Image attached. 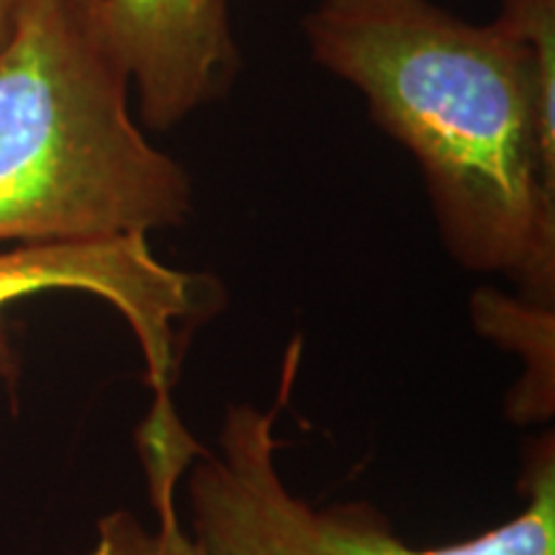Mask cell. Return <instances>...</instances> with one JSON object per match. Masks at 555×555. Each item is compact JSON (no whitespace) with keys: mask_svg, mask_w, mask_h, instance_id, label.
<instances>
[{"mask_svg":"<svg viewBox=\"0 0 555 555\" xmlns=\"http://www.w3.org/2000/svg\"><path fill=\"white\" fill-rule=\"evenodd\" d=\"M499 5L478 26L433 0H322L304 34L414 157L450 258L553 307L555 0Z\"/></svg>","mask_w":555,"mask_h":555,"instance_id":"6da1fadb","label":"cell"},{"mask_svg":"<svg viewBox=\"0 0 555 555\" xmlns=\"http://www.w3.org/2000/svg\"><path fill=\"white\" fill-rule=\"evenodd\" d=\"M99 0H24L0 47V245L183 227L193 180L144 137Z\"/></svg>","mask_w":555,"mask_h":555,"instance_id":"7a4b0ae2","label":"cell"},{"mask_svg":"<svg viewBox=\"0 0 555 555\" xmlns=\"http://www.w3.org/2000/svg\"><path fill=\"white\" fill-rule=\"evenodd\" d=\"M301 363V337L288 347L281 388L268 409L232 404L217 448L201 446L185 466V530L204 555H555L553 440L527 466V504L506 522L437 547H412L365 502L314 506L288 489L278 466L275 422Z\"/></svg>","mask_w":555,"mask_h":555,"instance_id":"3957f363","label":"cell"},{"mask_svg":"<svg viewBox=\"0 0 555 555\" xmlns=\"http://www.w3.org/2000/svg\"><path fill=\"white\" fill-rule=\"evenodd\" d=\"M44 291L103 298L134 335L155 393H172L185 345L221 296L211 275L159 260L144 234L0 249V309Z\"/></svg>","mask_w":555,"mask_h":555,"instance_id":"277c9868","label":"cell"},{"mask_svg":"<svg viewBox=\"0 0 555 555\" xmlns=\"http://www.w3.org/2000/svg\"><path fill=\"white\" fill-rule=\"evenodd\" d=\"M99 13L152 129L178 127L237 80L229 0H99Z\"/></svg>","mask_w":555,"mask_h":555,"instance_id":"5b68a950","label":"cell"},{"mask_svg":"<svg viewBox=\"0 0 555 555\" xmlns=\"http://www.w3.org/2000/svg\"><path fill=\"white\" fill-rule=\"evenodd\" d=\"M137 448L150 486L155 525L131 512H111L99 522L88 555H204L185 530L178 509V483L196 453L198 440L180 420L172 393H155L150 414L137 429Z\"/></svg>","mask_w":555,"mask_h":555,"instance_id":"8992f818","label":"cell"},{"mask_svg":"<svg viewBox=\"0 0 555 555\" xmlns=\"http://www.w3.org/2000/svg\"><path fill=\"white\" fill-rule=\"evenodd\" d=\"M470 314L481 335L525 360V376L509 399V414L519 422H538L555 409V309L483 288L470 301Z\"/></svg>","mask_w":555,"mask_h":555,"instance_id":"52a82bcc","label":"cell"},{"mask_svg":"<svg viewBox=\"0 0 555 555\" xmlns=\"http://www.w3.org/2000/svg\"><path fill=\"white\" fill-rule=\"evenodd\" d=\"M21 5H24V0H0V47L9 41L13 26H16Z\"/></svg>","mask_w":555,"mask_h":555,"instance_id":"ba28073f","label":"cell"}]
</instances>
